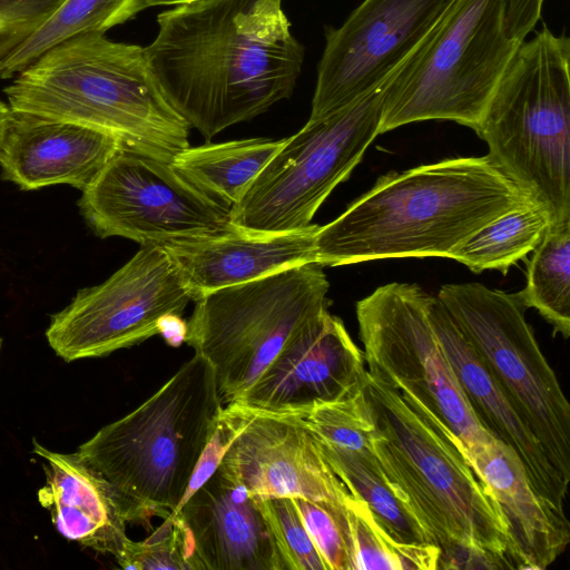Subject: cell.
I'll return each instance as SVG.
<instances>
[{"mask_svg":"<svg viewBox=\"0 0 570 570\" xmlns=\"http://www.w3.org/2000/svg\"><path fill=\"white\" fill-rule=\"evenodd\" d=\"M145 53L173 108L207 140L288 98L304 48L282 0H195L157 16Z\"/></svg>","mask_w":570,"mask_h":570,"instance_id":"cell-1","label":"cell"},{"mask_svg":"<svg viewBox=\"0 0 570 570\" xmlns=\"http://www.w3.org/2000/svg\"><path fill=\"white\" fill-rule=\"evenodd\" d=\"M372 448L394 494L440 549L438 569H517L499 504L458 438L420 401L367 373Z\"/></svg>","mask_w":570,"mask_h":570,"instance_id":"cell-2","label":"cell"},{"mask_svg":"<svg viewBox=\"0 0 570 570\" xmlns=\"http://www.w3.org/2000/svg\"><path fill=\"white\" fill-rule=\"evenodd\" d=\"M534 204L490 157H458L381 176L315 236L323 267L449 257L500 215ZM535 205V204H534Z\"/></svg>","mask_w":570,"mask_h":570,"instance_id":"cell-3","label":"cell"},{"mask_svg":"<svg viewBox=\"0 0 570 570\" xmlns=\"http://www.w3.org/2000/svg\"><path fill=\"white\" fill-rule=\"evenodd\" d=\"M13 112L80 125L171 163L190 127L164 95L145 48L100 33L68 39L4 88Z\"/></svg>","mask_w":570,"mask_h":570,"instance_id":"cell-4","label":"cell"},{"mask_svg":"<svg viewBox=\"0 0 570 570\" xmlns=\"http://www.w3.org/2000/svg\"><path fill=\"white\" fill-rule=\"evenodd\" d=\"M223 409L212 365L194 354L77 454L110 484L127 522L149 525L180 504Z\"/></svg>","mask_w":570,"mask_h":570,"instance_id":"cell-5","label":"cell"},{"mask_svg":"<svg viewBox=\"0 0 570 570\" xmlns=\"http://www.w3.org/2000/svg\"><path fill=\"white\" fill-rule=\"evenodd\" d=\"M569 67L567 36L543 27L520 42L475 130L551 226L570 222Z\"/></svg>","mask_w":570,"mask_h":570,"instance_id":"cell-6","label":"cell"},{"mask_svg":"<svg viewBox=\"0 0 570 570\" xmlns=\"http://www.w3.org/2000/svg\"><path fill=\"white\" fill-rule=\"evenodd\" d=\"M504 0H454L389 79L380 134L423 120L476 130L520 42L508 37Z\"/></svg>","mask_w":570,"mask_h":570,"instance_id":"cell-7","label":"cell"},{"mask_svg":"<svg viewBox=\"0 0 570 570\" xmlns=\"http://www.w3.org/2000/svg\"><path fill=\"white\" fill-rule=\"evenodd\" d=\"M316 262L209 292L195 301L185 343L213 367L224 406L238 401L304 325L327 311Z\"/></svg>","mask_w":570,"mask_h":570,"instance_id":"cell-8","label":"cell"},{"mask_svg":"<svg viewBox=\"0 0 570 570\" xmlns=\"http://www.w3.org/2000/svg\"><path fill=\"white\" fill-rule=\"evenodd\" d=\"M389 81V80H387ZM387 81L357 101L306 125L284 145L230 207L232 225L255 233L305 228L380 135Z\"/></svg>","mask_w":570,"mask_h":570,"instance_id":"cell-9","label":"cell"},{"mask_svg":"<svg viewBox=\"0 0 570 570\" xmlns=\"http://www.w3.org/2000/svg\"><path fill=\"white\" fill-rule=\"evenodd\" d=\"M436 297L569 484L570 405L521 301L480 283L445 284Z\"/></svg>","mask_w":570,"mask_h":570,"instance_id":"cell-10","label":"cell"},{"mask_svg":"<svg viewBox=\"0 0 570 570\" xmlns=\"http://www.w3.org/2000/svg\"><path fill=\"white\" fill-rule=\"evenodd\" d=\"M429 296L416 284L395 282L356 303L367 373L420 401L468 450L492 435L456 381L428 315Z\"/></svg>","mask_w":570,"mask_h":570,"instance_id":"cell-11","label":"cell"},{"mask_svg":"<svg viewBox=\"0 0 570 570\" xmlns=\"http://www.w3.org/2000/svg\"><path fill=\"white\" fill-rule=\"evenodd\" d=\"M101 238L119 236L164 247L223 233L230 208L188 183L173 166L121 147L79 199Z\"/></svg>","mask_w":570,"mask_h":570,"instance_id":"cell-12","label":"cell"},{"mask_svg":"<svg viewBox=\"0 0 570 570\" xmlns=\"http://www.w3.org/2000/svg\"><path fill=\"white\" fill-rule=\"evenodd\" d=\"M191 301L168 253L145 245L104 283L80 289L51 316L46 337L66 362L101 357L160 334Z\"/></svg>","mask_w":570,"mask_h":570,"instance_id":"cell-13","label":"cell"},{"mask_svg":"<svg viewBox=\"0 0 570 570\" xmlns=\"http://www.w3.org/2000/svg\"><path fill=\"white\" fill-rule=\"evenodd\" d=\"M454 0H364L326 45L308 118H324L383 86Z\"/></svg>","mask_w":570,"mask_h":570,"instance_id":"cell-14","label":"cell"},{"mask_svg":"<svg viewBox=\"0 0 570 570\" xmlns=\"http://www.w3.org/2000/svg\"><path fill=\"white\" fill-rule=\"evenodd\" d=\"M366 377L363 352L342 320L325 311L293 335L235 403L258 412L301 414L363 387Z\"/></svg>","mask_w":570,"mask_h":570,"instance_id":"cell-15","label":"cell"},{"mask_svg":"<svg viewBox=\"0 0 570 570\" xmlns=\"http://www.w3.org/2000/svg\"><path fill=\"white\" fill-rule=\"evenodd\" d=\"M253 411L220 464L238 478L250 495L303 498L345 508L352 494L302 419L296 414Z\"/></svg>","mask_w":570,"mask_h":570,"instance_id":"cell-16","label":"cell"},{"mask_svg":"<svg viewBox=\"0 0 570 570\" xmlns=\"http://www.w3.org/2000/svg\"><path fill=\"white\" fill-rule=\"evenodd\" d=\"M170 513L188 529L196 570H285L257 497L220 463Z\"/></svg>","mask_w":570,"mask_h":570,"instance_id":"cell-17","label":"cell"},{"mask_svg":"<svg viewBox=\"0 0 570 570\" xmlns=\"http://www.w3.org/2000/svg\"><path fill=\"white\" fill-rule=\"evenodd\" d=\"M428 315L476 420L520 459L535 492L564 513L569 484L554 470L534 434L518 415L475 348L436 296Z\"/></svg>","mask_w":570,"mask_h":570,"instance_id":"cell-18","label":"cell"},{"mask_svg":"<svg viewBox=\"0 0 570 570\" xmlns=\"http://www.w3.org/2000/svg\"><path fill=\"white\" fill-rule=\"evenodd\" d=\"M121 147L80 125L12 111L0 151L2 177L23 190L67 184L82 191Z\"/></svg>","mask_w":570,"mask_h":570,"instance_id":"cell-19","label":"cell"},{"mask_svg":"<svg viewBox=\"0 0 570 570\" xmlns=\"http://www.w3.org/2000/svg\"><path fill=\"white\" fill-rule=\"evenodd\" d=\"M320 225L285 233H255L234 225L208 237L163 248L176 265L191 301L296 265L316 262Z\"/></svg>","mask_w":570,"mask_h":570,"instance_id":"cell-20","label":"cell"},{"mask_svg":"<svg viewBox=\"0 0 570 570\" xmlns=\"http://www.w3.org/2000/svg\"><path fill=\"white\" fill-rule=\"evenodd\" d=\"M463 451L499 504L517 569L548 568L570 541L566 513L535 492L520 459L502 441L492 436Z\"/></svg>","mask_w":570,"mask_h":570,"instance_id":"cell-21","label":"cell"},{"mask_svg":"<svg viewBox=\"0 0 570 570\" xmlns=\"http://www.w3.org/2000/svg\"><path fill=\"white\" fill-rule=\"evenodd\" d=\"M32 452L43 460L46 475L38 499L50 511L59 533L116 558L129 538L127 521L110 484L77 452L50 451L35 439Z\"/></svg>","mask_w":570,"mask_h":570,"instance_id":"cell-22","label":"cell"},{"mask_svg":"<svg viewBox=\"0 0 570 570\" xmlns=\"http://www.w3.org/2000/svg\"><path fill=\"white\" fill-rule=\"evenodd\" d=\"M285 140L248 138L188 146L171 166L202 193L230 208Z\"/></svg>","mask_w":570,"mask_h":570,"instance_id":"cell-23","label":"cell"},{"mask_svg":"<svg viewBox=\"0 0 570 570\" xmlns=\"http://www.w3.org/2000/svg\"><path fill=\"white\" fill-rule=\"evenodd\" d=\"M315 440L334 473L351 494L367 505L391 539L397 543L433 544L416 518L394 494L373 451L345 450Z\"/></svg>","mask_w":570,"mask_h":570,"instance_id":"cell-24","label":"cell"},{"mask_svg":"<svg viewBox=\"0 0 570 570\" xmlns=\"http://www.w3.org/2000/svg\"><path fill=\"white\" fill-rule=\"evenodd\" d=\"M551 226L547 212L530 204L511 209L472 234L449 258L474 273L497 269L505 275L543 239Z\"/></svg>","mask_w":570,"mask_h":570,"instance_id":"cell-25","label":"cell"},{"mask_svg":"<svg viewBox=\"0 0 570 570\" xmlns=\"http://www.w3.org/2000/svg\"><path fill=\"white\" fill-rule=\"evenodd\" d=\"M146 9L144 0H63L49 19L0 65V78L21 72L50 48L87 33L104 35Z\"/></svg>","mask_w":570,"mask_h":570,"instance_id":"cell-26","label":"cell"},{"mask_svg":"<svg viewBox=\"0 0 570 570\" xmlns=\"http://www.w3.org/2000/svg\"><path fill=\"white\" fill-rule=\"evenodd\" d=\"M528 263L527 284L515 293L563 338L570 334V222L550 226Z\"/></svg>","mask_w":570,"mask_h":570,"instance_id":"cell-27","label":"cell"},{"mask_svg":"<svg viewBox=\"0 0 570 570\" xmlns=\"http://www.w3.org/2000/svg\"><path fill=\"white\" fill-rule=\"evenodd\" d=\"M364 386L342 399L317 404L296 415L323 443L345 450L373 451L375 426Z\"/></svg>","mask_w":570,"mask_h":570,"instance_id":"cell-28","label":"cell"},{"mask_svg":"<svg viewBox=\"0 0 570 570\" xmlns=\"http://www.w3.org/2000/svg\"><path fill=\"white\" fill-rule=\"evenodd\" d=\"M122 569L196 570L190 534L177 513L142 541L128 539L115 558Z\"/></svg>","mask_w":570,"mask_h":570,"instance_id":"cell-29","label":"cell"},{"mask_svg":"<svg viewBox=\"0 0 570 570\" xmlns=\"http://www.w3.org/2000/svg\"><path fill=\"white\" fill-rule=\"evenodd\" d=\"M256 497L285 570H327L293 499Z\"/></svg>","mask_w":570,"mask_h":570,"instance_id":"cell-30","label":"cell"},{"mask_svg":"<svg viewBox=\"0 0 570 570\" xmlns=\"http://www.w3.org/2000/svg\"><path fill=\"white\" fill-rule=\"evenodd\" d=\"M346 520L354 570H400L403 543L391 539L367 505L353 494L346 505Z\"/></svg>","mask_w":570,"mask_h":570,"instance_id":"cell-31","label":"cell"},{"mask_svg":"<svg viewBox=\"0 0 570 570\" xmlns=\"http://www.w3.org/2000/svg\"><path fill=\"white\" fill-rule=\"evenodd\" d=\"M292 499L327 570H354L346 507L335 508L303 498Z\"/></svg>","mask_w":570,"mask_h":570,"instance_id":"cell-32","label":"cell"},{"mask_svg":"<svg viewBox=\"0 0 570 570\" xmlns=\"http://www.w3.org/2000/svg\"><path fill=\"white\" fill-rule=\"evenodd\" d=\"M63 0H0V65L19 49Z\"/></svg>","mask_w":570,"mask_h":570,"instance_id":"cell-33","label":"cell"},{"mask_svg":"<svg viewBox=\"0 0 570 570\" xmlns=\"http://www.w3.org/2000/svg\"><path fill=\"white\" fill-rule=\"evenodd\" d=\"M253 413L252 409L238 403L224 406L216 429L196 465L185 497L177 509L214 473L229 444L247 424Z\"/></svg>","mask_w":570,"mask_h":570,"instance_id":"cell-34","label":"cell"},{"mask_svg":"<svg viewBox=\"0 0 570 570\" xmlns=\"http://www.w3.org/2000/svg\"><path fill=\"white\" fill-rule=\"evenodd\" d=\"M544 0H504L503 21L509 38L522 42L541 18Z\"/></svg>","mask_w":570,"mask_h":570,"instance_id":"cell-35","label":"cell"},{"mask_svg":"<svg viewBox=\"0 0 570 570\" xmlns=\"http://www.w3.org/2000/svg\"><path fill=\"white\" fill-rule=\"evenodd\" d=\"M187 324L179 315H170L163 321L160 334L168 344L178 346L185 341Z\"/></svg>","mask_w":570,"mask_h":570,"instance_id":"cell-36","label":"cell"},{"mask_svg":"<svg viewBox=\"0 0 570 570\" xmlns=\"http://www.w3.org/2000/svg\"><path fill=\"white\" fill-rule=\"evenodd\" d=\"M12 118V110L4 102L0 101V151Z\"/></svg>","mask_w":570,"mask_h":570,"instance_id":"cell-37","label":"cell"},{"mask_svg":"<svg viewBox=\"0 0 570 570\" xmlns=\"http://www.w3.org/2000/svg\"><path fill=\"white\" fill-rule=\"evenodd\" d=\"M195 0H144L146 8L154 6H177L180 3H186Z\"/></svg>","mask_w":570,"mask_h":570,"instance_id":"cell-38","label":"cell"},{"mask_svg":"<svg viewBox=\"0 0 570 570\" xmlns=\"http://www.w3.org/2000/svg\"><path fill=\"white\" fill-rule=\"evenodd\" d=\"M1 347H2V338L0 337V352H1Z\"/></svg>","mask_w":570,"mask_h":570,"instance_id":"cell-39","label":"cell"}]
</instances>
